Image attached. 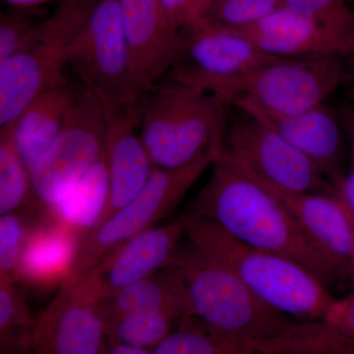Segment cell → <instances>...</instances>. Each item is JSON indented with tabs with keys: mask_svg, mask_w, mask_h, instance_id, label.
Listing matches in <instances>:
<instances>
[{
	"mask_svg": "<svg viewBox=\"0 0 354 354\" xmlns=\"http://www.w3.org/2000/svg\"><path fill=\"white\" fill-rule=\"evenodd\" d=\"M171 264L183 276L194 316L256 354L301 351L325 339L321 321L302 322L272 308L190 239L181 242Z\"/></svg>",
	"mask_w": 354,
	"mask_h": 354,
	"instance_id": "cell-1",
	"label": "cell"
},
{
	"mask_svg": "<svg viewBox=\"0 0 354 354\" xmlns=\"http://www.w3.org/2000/svg\"><path fill=\"white\" fill-rule=\"evenodd\" d=\"M190 213L213 221L247 245L299 263L326 286L351 279L310 239L272 191L221 153H214L211 176Z\"/></svg>",
	"mask_w": 354,
	"mask_h": 354,
	"instance_id": "cell-2",
	"label": "cell"
},
{
	"mask_svg": "<svg viewBox=\"0 0 354 354\" xmlns=\"http://www.w3.org/2000/svg\"><path fill=\"white\" fill-rule=\"evenodd\" d=\"M186 237L227 266L254 295L302 322L322 321L335 299L304 266L237 241L213 221L184 214Z\"/></svg>",
	"mask_w": 354,
	"mask_h": 354,
	"instance_id": "cell-3",
	"label": "cell"
},
{
	"mask_svg": "<svg viewBox=\"0 0 354 354\" xmlns=\"http://www.w3.org/2000/svg\"><path fill=\"white\" fill-rule=\"evenodd\" d=\"M167 78L142 95L141 139L153 167L174 169L215 151L232 104Z\"/></svg>",
	"mask_w": 354,
	"mask_h": 354,
	"instance_id": "cell-4",
	"label": "cell"
},
{
	"mask_svg": "<svg viewBox=\"0 0 354 354\" xmlns=\"http://www.w3.org/2000/svg\"><path fill=\"white\" fill-rule=\"evenodd\" d=\"M97 0H64L37 27L24 48L0 62V129L12 127L34 100L68 83V48Z\"/></svg>",
	"mask_w": 354,
	"mask_h": 354,
	"instance_id": "cell-5",
	"label": "cell"
},
{
	"mask_svg": "<svg viewBox=\"0 0 354 354\" xmlns=\"http://www.w3.org/2000/svg\"><path fill=\"white\" fill-rule=\"evenodd\" d=\"M213 157L212 151L178 169L155 167L143 189L131 201L85 235L64 286L74 285L115 247L156 227L171 215L212 165Z\"/></svg>",
	"mask_w": 354,
	"mask_h": 354,
	"instance_id": "cell-6",
	"label": "cell"
},
{
	"mask_svg": "<svg viewBox=\"0 0 354 354\" xmlns=\"http://www.w3.org/2000/svg\"><path fill=\"white\" fill-rule=\"evenodd\" d=\"M234 106L215 152L260 183L293 193L334 192V186L311 160L259 118Z\"/></svg>",
	"mask_w": 354,
	"mask_h": 354,
	"instance_id": "cell-7",
	"label": "cell"
},
{
	"mask_svg": "<svg viewBox=\"0 0 354 354\" xmlns=\"http://www.w3.org/2000/svg\"><path fill=\"white\" fill-rule=\"evenodd\" d=\"M281 58L261 50L236 30L205 19L180 32L178 55L167 75L232 104L256 71Z\"/></svg>",
	"mask_w": 354,
	"mask_h": 354,
	"instance_id": "cell-8",
	"label": "cell"
},
{
	"mask_svg": "<svg viewBox=\"0 0 354 354\" xmlns=\"http://www.w3.org/2000/svg\"><path fill=\"white\" fill-rule=\"evenodd\" d=\"M346 58H281L256 71L232 104L277 116L306 113L348 80Z\"/></svg>",
	"mask_w": 354,
	"mask_h": 354,
	"instance_id": "cell-9",
	"label": "cell"
},
{
	"mask_svg": "<svg viewBox=\"0 0 354 354\" xmlns=\"http://www.w3.org/2000/svg\"><path fill=\"white\" fill-rule=\"evenodd\" d=\"M104 152V109L82 88L50 148L30 171L32 202L48 209L59 202Z\"/></svg>",
	"mask_w": 354,
	"mask_h": 354,
	"instance_id": "cell-10",
	"label": "cell"
},
{
	"mask_svg": "<svg viewBox=\"0 0 354 354\" xmlns=\"http://www.w3.org/2000/svg\"><path fill=\"white\" fill-rule=\"evenodd\" d=\"M67 64L99 100L138 97L118 0H97L68 48Z\"/></svg>",
	"mask_w": 354,
	"mask_h": 354,
	"instance_id": "cell-11",
	"label": "cell"
},
{
	"mask_svg": "<svg viewBox=\"0 0 354 354\" xmlns=\"http://www.w3.org/2000/svg\"><path fill=\"white\" fill-rule=\"evenodd\" d=\"M183 236H186V227L183 215L123 242L80 281L62 286L85 301L101 304L171 264Z\"/></svg>",
	"mask_w": 354,
	"mask_h": 354,
	"instance_id": "cell-12",
	"label": "cell"
},
{
	"mask_svg": "<svg viewBox=\"0 0 354 354\" xmlns=\"http://www.w3.org/2000/svg\"><path fill=\"white\" fill-rule=\"evenodd\" d=\"M99 101L104 109V155L109 193L106 209L97 225L131 201L155 169L141 139L142 95L123 101Z\"/></svg>",
	"mask_w": 354,
	"mask_h": 354,
	"instance_id": "cell-13",
	"label": "cell"
},
{
	"mask_svg": "<svg viewBox=\"0 0 354 354\" xmlns=\"http://www.w3.org/2000/svg\"><path fill=\"white\" fill-rule=\"evenodd\" d=\"M131 62L135 93L141 97L171 71L180 48V32L160 0H118Z\"/></svg>",
	"mask_w": 354,
	"mask_h": 354,
	"instance_id": "cell-14",
	"label": "cell"
},
{
	"mask_svg": "<svg viewBox=\"0 0 354 354\" xmlns=\"http://www.w3.org/2000/svg\"><path fill=\"white\" fill-rule=\"evenodd\" d=\"M236 31L272 57L354 55V30L300 15L281 6L260 22Z\"/></svg>",
	"mask_w": 354,
	"mask_h": 354,
	"instance_id": "cell-15",
	"label": "cell"
},
{
	"mask_svg": "<svg viewBox=\"0 0 354 354\" xmlns=\"http://www.w3.org/2000/svg\"><path fill=\"white\" fill-rule=\"evenodd\" d=\"M106 344V322L100 304L62 286L36 318L26 354H102Z\"/></svg>",
	"mask_w": 354,
	"mask_h": 354,
	"instance_id": "cell-16",
	"label": "cell"
},
{
	"mask_svg": "<svg viewBox=\"0 0 354 354\" xmlns=\"http://www.w3.org/2000/svg\"><path fill=\"white\" fill-rule=\"evenodd\" d=\"M262 184L283 203L317 247L353 281L354 225L335 190L293 193Z\"/></svg>",
	"mask_w": 354,
	"mask_h": 354,
	"instance_id": "cell-17",
	"label": "cell"
},
{
	"mask_svg": "<svg viewBox=\"0 0 354 354\" xmlns=\"http://www.w3.org/2000/svg\"><path fill=\"white\" fill-rule=\"evenodd\" d=\"M232 106L250 111L276 130L311 160L333 186L344 176V135L337 116L327 104L292 116L272 115L241 104Z\"/></svg>",
	"mask_w": 354,
	"mask_h": 354,
	"instance_id": "cell-18",
	"label": "cell"
},
{
	"mask_svg": "<svg viewBox=\"0 0 354 354\" xmlns=\"http://www.w3.org/2000/svg\"><path fill=\"white\" fill-rule=\"evenodd\" d=\"M43 221L29 228L16 272V281L32 288L64 286L71 274L82 236L65 223L43 212Z\"/></svg>",
	"mask_w": 354,
	"mask_h": 354,
	"instance_id": "cell-19",
	"label": "cell"
},
{
	"mask_svg": "<svg viewBox=\"0 0 354 354\" xmlns=\"http://www.w3.org/2000/svg\"><path fill=\"white\" fill-rule=\"evenodd\" d=\"M82 88L68 82L51 88L34 100L14 122V144L29 171L57 140Z\"/></svg>",
	"mask_w": 354,
	"mask_h": 354,
	"instance_id": "cell-20",
	"label": "cell"
},
{
	"mask_svg": "<svg viewBox=\"0 0 354 354\" xmlns=\"http://www.w3.org/2000/svg\"><path fill=\"white\" fill-rule=\"evenodd\" d=\"M100 306L106 323L137 312H167L179 319L194 316L183 276L171 264L127 286Z\"/></svg>",
	"mask_w": 354,
	"mask_h": 354,
	"instance_id": "cell-21",
	"label": "cell"
},
{
	"mask_svg": "<svg viewBox=\"0 0 354 354\" xmlns=\"http://www.w3.org/2000/svg\"><path fill=\"white\" fill-rule=\"evenodd\" d=\"M109 193L108 165L104 155L59 202L44 209L76 230L83 239L99 223L108 204Z\"/></svg>",
	"mask_w": 354,
	"mask_h": 354,
	"instance_id": "cell-22",
	"label": "cell"
},
{
	"mask_svg": "<svg viewBox=\"0 0 354 354\" xmlns=\"http://www.w3.org/2000/svg\"><path fill=\"white\" fill-rule=\"evenodd\" d=\"M244 348H251L212 329L198 317L190 316L181 320L151 354H234Z\"/></svg>",
	"mask_w": 354,
	"mask_h": 354,
	"instance_id": "cell-23",
	"label": "cell"
},
{
	"mask_svg": "<svg viewBox=\"0 0 354 354\" xmlns=\"http://www.w3.org/2000/svg\"><path fill=\"white\" fill-rule=\"evenodd\" d=\"M181 320L162 311L127 314L106 323V342L151 351Z\"/></svg>",
	"mask_w": 354,
	"mask_h": 354,
	"instance_id": "cell-24",
	"label": "cell"
},
{
	"mask_svg": "<svg viewBox=\"0 0 354 354\" xmlns=\"http://www.w3.org/2000/svg\"><path fill=\"white\" fill-rule=\"evenodd\" d=\"M32 200L31 174L14 144L12 127L0 129V215L16 213Z\"/></svg>",
	"mask_w": 354,
	"mask_h": 354,
	"instance_id": "cell-25",
	"label": "cell"
},
{
	"mask_svg": "<svg viewBox=\"0 0 354 354\" xmlns=\"http://www.w3.org/2000/svg\"><path fill=\"white\" fill-rule=\"evenodd\" d=\"M35 323L16 281L0 283V354L27 353Z\"/></svg>",
	"mask_w": 354,
	"mask_h": 354,
	"instance_id": "cell-26",
	"label": "cell"
},
{
	"mask_svg": "<svg viewBox=\"0 0 354 354\" xmlns=\"http://www.w3.org/2000/svg\"><path fill=\"white\" fill-rule=\"evenodd\" d=\"M281 6V0H212L206 20L241 30L250 27Z\"/></svg>",
	"mask_w": 354,
	"mask_h": 354,
	"instance_id": "cell-27",
	"label": "cell"
},
{
	"mask_svg": "<svg viewBox=\"0 0 354 354\" xmlns=\"http://www.w3.org/2000/svg\"><path fill=\"white\" fill-rule=\"evenodd\" d=\"M38 8L11 7L0 15V62L24 48L39 23L44 19L37 12Z\"/></svg>",
	"mask_w": 354,
	"mask_h": 354,
	"instance_id": "cell-28",
	"label": "cell"
},
{
	"mask_svg": "<svg viewBox=\"0 0 354 354\" xmlns=\"http://www.w3.org/2000/svg\"><path fill=\"white\" fill-rule=\"evenodd\" d=\"M28 232L29 228L19 214H8L0 218V283L16 281Z\"/></svg>",
	"mask_w": 354,
	"mask_h": 354,
	"instance_id": "cell-29",
	"label": "cell"
},
{
	"mask_svg": "<svg viewBox=\"0 0 354 354\" xmlns=\"http://www.w3.org/2000/svg\"><path fill=\"white\" fill-rule=\"evenodd\" d=\"M281 7L344 29L354 30L353 0H281Z\"/></svg>",
	"mask_w": 354,
	"mask_h": 354,
	"instance_id": "cell-30",
	"label": "cell"
},
{
	"mask_svg": "<svg viewBox=\"0 0 354 354\" xmlns=\"http://www.w3.org/2000/svg\"><path fill=\"white\" fill-rule=\"evenodd\" d=\"M167 17L179 32L206 19L212 0H160Z\"/></svg>",
	"mask_w": 354,
	"mask_h": 354,
	"instance_id": "cell-31",
	"label": "cell"
},
{
	"mask_svg": "<svg viewBox=\"0 0 354 354\" xmlns=\"http://www.w3.org/2000/svg\"><path fill=\"white\" fill-rule=\"evenodd\" d=\"M353 283V291L342 299H335L323 321L342 337L354 342V277Z\"/></svg>",
	"mask_w": 354,
	"mask_h": 354,
	"instance_id": "cell-32",
	"label": "cell"
},
{
	"mask_svg": "<svg viewBox=\"0 0 354 354\" xmlns=\"http://www.w3.org/2000/svg\"><path fill=\"white\" fill-rule=\"evenodd\" d=\"M335 195L339 198L346 211L348 212L351 220L354 223V160L353 167L348 174L337 181L334 185Z\"/></svg>",
	"mask_w": 354,
	"mask_h": 354,
	"instance_id": "cell-33",
	"label": "cell"
},
{
	"mask_svg": "<svg viewBox=\"0 0 354 354\" xmlns=\"http://www.w3.org/2000/svg\"><path fill=\"white\" fill-rule=\"evenodd\" d=\"M274 354H354V342H342V344H333V346H321V348Z\"/></svg>",
	"mask_w": 354,
	"mask_h": 354,
	"instance_id": "cell-34",
	"label": "cell"
},
{
	"mask_svg": "<svg viewBox=\"0 0 354 354\" xmlns=\"http://www.w3.org/2000/svg\"><path fill=\"white\" fill-rule=\"evenodd\" d=\"M102 354H151L150 351L133 348L129 346H121V344H111L106 342Z\"/></svg>",
	"mask_w": 354,
	"mask_h": 354,
	"instance_id": "cell-35",
	"label": "cell"
},
{
	"mask_svg": "<svg viewBox=\"0 0 354 354\" xmlns=\"http://www.w3.org/2000/svg\"><path fill=\"white\" fill-rule=\"evenodd\" d=\"M10 7H21V8H39L53 1H64V0H3Z\"/></svg>",
	"mask_w": 354,
	"mask_h": 354,
	"instance_id": "cell-36",
	"label": "cell"
},
{
	"mask_svg": "<svg viewBox=\"0 0 354 354\" xmlns=\"http://www.w3.org/2000/svg\"><path fill=\"white\" fill-rule=\"evenodd\" d=\"M351 137H353V160H354V106L353 114V122H351Z\"/></svg>",
	"mask_w": 354,
	"mask_h": 354,
	"instance_id": "cell-37",
	"label": "cell"
},
{
	"mask_svg": "<svg viewBox=\"0 0 354 354\" xmlns=\"http://www.w3.org/2000/svg\"><path fill=\"white\" fill-rule=\"evenodd\" d=\"M234 354H256V353H255V351H253V349L244 348V349H242V351H239V353H236Z\"/></svg>",
	"mask_w": 354,
	"mask_h": 354,
	"instance_id": "cell-38",
	"label": "cell"
},
{
	"mask_svg": "<svg viewBox=\"0 0 354 354\" xmlns=\"http://www.w3.org/2000/svg\"><path fill=\"white\" fill-rule=\"evenodd\" d=\"M353 221V220H351ZM353 225H354V223H353ZM354 277V255H353V278Z\"/></svg>",
	"mask_w": 354,
	"mask_h": 354,
	"instance_id": "cell-39",
	"label": "cell"
},
{
	"mask_svg": "<svg viewBox=\"0 0 354 354\" xmlns=\"http://www.w3.org/2000/svg\"><path fill=\"white\" fill-rule=\"evenodd\" d=\"M353 2H354V0H353Z\"/></svg>",
	"mask_w": 354,
	"mask_h": 354,
	"instance_id": "cell-40",
	"label": "cell"
}]
</instances>
